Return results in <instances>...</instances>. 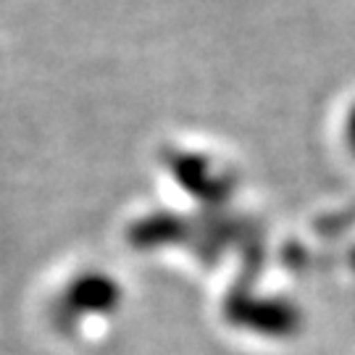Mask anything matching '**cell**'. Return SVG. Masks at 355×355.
<instances>
[{
	"label": "cell",
	"instance_id": "cell-1",
	"mask_svg": "<svg viewBox=\"0 0 355 355\" xmlns=\"http://www.w3.org/2000/svg\"><path fill=\"white\" fill-rule=\"evenodd\" d=\"M119 305V287L103 274L76 277L53 303V324L61 331H74L85 318L111 313Z\"/></svg>",
	"mask_w": 355,
	"mask_h": 355
}]
</instances>
